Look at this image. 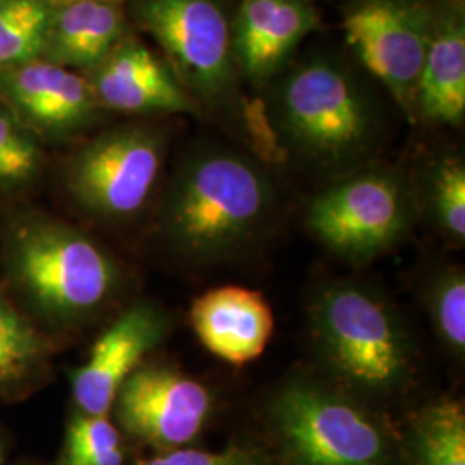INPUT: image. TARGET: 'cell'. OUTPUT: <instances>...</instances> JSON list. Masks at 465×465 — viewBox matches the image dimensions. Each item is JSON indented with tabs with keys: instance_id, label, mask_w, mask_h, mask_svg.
<instances>
[{
	"instance_id": "ac0fdd59",
	"label": "cell",
	"mask_w": 465,
	"mask_h": 465,
	"mask_svg": "<svg viewBox=\"0 0 465 465\" xmlns=\"http://www.w3.org/2000/svg\"><path fill=\"white\" fill-rule=\"evenodd\" d=\"M47 359V340L0 293V397L38 378Z\"/></svg>"
},
{
	"instance_id": "7c38bea8",
	"label": "cell",
	"mask_w": 465,
	"mask_h": 465,
	"mask_svg": "<svg viewBox=\"0 0 465 465\" xmlns=\"http://www.w3.org/2000/svg\"><path fill=\"white\" fill-rule=\"evenodd\" d=\"M166 314L145 302L134 303L102 331L82 366L73 372L71 390L78 412L109 416L117 391L152 350L166 338Z\"/></svg>"
},
{
	"instance_id": "8fae6325",
	"label": "cell",
	"mask_w": 465,
	"mask_h": 465,
	"mask_svg": "<svg viewBox=\"0 0 465 465\" xmlns=\"http://www.w3.org/2000/svg\"><path fill=\"white\" fill-rule=\"evenodd\" d=\"M0 102L40 142L84 134L104 113L82 73L42 59L0 71Z\"/></svg>"
},
{
	"instance_id": "3957f363",
	"label": "cell",
	"mask_w": 465,
	"mask_h": 465,
	"mask_svg": "<svg viewBox=\"0 0 465 465\" xmlns=\"http://www.w3.org/2000/svg\"><path fill=\"white\" fill-rule=\"evenodd\" d=\"M311 332L321 362L355 399H391L416 372V351L401 317L357 282L324 286L311 305Z\"/></svg>"
},
{
	"instance_id": "44dd1931",
	"label": "cell",
	"mask_w": 465,
	"mask_h": 465,
	"mask_svg": "<svg viewBox=\"0 0 465 465\" xmlns=\"http://www.w3.org/2000/svg\"><path fill=\"white\" fill-rule=\"evenodd\" d=\"M44 164L42 142L0 102V190L28 188L42 174Z\"/></svg>"
},
{
	"instance_id": "7a4b0ae2",
	"label": "cell",
	"mask_w": 465,
	"mask_h": 465,
	"mask_svg": "<svg viewBox=\"0 0 465 465\" xmlns=\"http://www.w3.org/2000/svg\"><path fill=\"white\" fill-rule=\"evenodd\" d=\"M269 121L282 150L321 171H343L376 145V105L355 74L330 57L288 71L272 88Z\"/></svg>"
},
{
	"instance_id": "d4e9b609",
	"label": "cell",
	"mask_w": 465,
	"mask_h": 465,
	"mask_svg": "<svg viewBox=\"0 0 465 465\" xmlns=\"http://www.w3.org/2000/svg\"><path fill=\"white\" fill-rule=\"evenodd\" d=\"M134 465H269V462L262 451L250 447H230L221 451L183 447L161 451L149 460Z\"/></svg>"
},
{
	"instance_id": "7402d4cb",
	"label": "cell",
	"mask_w": 465,
	"mask_h": 465,
	"mask_svg": "<svg viewBox=\"0 0 465 465\" xmlns=\"http://www.w3.org/2000/svg\"><path fill=\"white\" fill-rule=\"evenodd\" d=\"M124 459L119 430L109 416H71L59 465H124Z\"/></svg>"
},
{
	"instance_id": "cb8c5ba5",
	"label": "cell",
	"mask_w": 465,
	"mask_h": 465,
	"mask_svg": "<svg viewBox=\"0 0 465 465\" xmlns=\"http://www.w3.org/2000/svg\"><path fill=\"white\" fill-rule=\"evenodd\" d=\"M432 219L440 232L453 243L465 240V166L457 157L440 161L430 188Z\"/></svg>"
},
{
	"instance_id": "484cf974",
	"label": "cell",
	"mask_w": 465,
	"mask_h": 465,
	"mask_svg": "<svg viewBox=\"0 0 465 465\" xmlns=\"http://www.w3.org/2000/svg\"><path fill=\"white\" fill-rule=\"evenodd\" d=\"M42 2H45V4L54 5V4H63V2H69V0H42Z\"/></svg>"
},
{
	"instance_id": "9c48e42d",
	"label": "cell",
	"mask_w": 465,
	"mask_h": 465,
	"mask_svg": "<svg viewBox=\"0 0 465 465\" xmlns=\"http://www.w3.org/2000/svg\"><path fill=\"white\" fill-rule=\"evenodd\" d=\"M431 19L424 0H353L341 21L361 64L412 119Z\"/></svg>"
},
{
	"instance_id": "603a6c76",
	"label": "cell",
	"mask_w": 465,
	"mask_h": 465,
	"mask_svg": "<svg viewBox=\"0 0 465 465\" xmlns=\"http://www.w3.org/2000/svg\"><path fill=\"white\" fill-rule=\"evenodd\" d=\"M428 305L434 331L451 355L464 359L465 351V276L457 267L434 276Z\"/></svg>"
},
{
	"instance_id": "5b68a950",
	"label": "cell",
	"mask_w": 465,
	"mask_h": 465,
	"mask_svg": "<svg viewBox=\"0 0 465 465\" xmlns=\"http://www.w3.org/2000/svg\"><path fill=\"white\" fill-rule=\"evenodd\" d=\"M269 420L288 465H399L381 420L338 386L293 378L271 399Z\"/></svg>"
},
{
	"instance_id": "30bf717a",
	"label": "cell",
	"mask_w": 465,
	"mask_h": 465,
	"mask_svg": "<svg viewBox=\"0 0 465 465\" xmlns=\"http://www.w3.org/2000/svg\"><path fill=\"white\" fill-rule=\"evenodd\" d=\"M213 409L205 384L173 367L142 364L119 388L111 412L126 434L167 451L192 443Z\"/></svg>"
},
{
	"instance_id": "9a60e30c",
	"label": "cell",
	"mask_w": 465,
	"mask_h": 465,
	"mask_svg": "<svg viewBox=\"0 0 465 465\" xmlns=\"http://www.w3.org/2000/svg\"><path fill=\"white\" fill-rule=\"evenodd\" d=\"M190 322L200 343L232 366L259 359L274 332L269 302L243 286H219L200 295L192 303Z\"/></svg>"
},
{
	"instance_id": "277c9868",
	"label": "cell",
	"mask_w": 465,
	"mask_h": 465,
	"mask_svg": "<svg viewBox=\"0 0 465 465\" xmlns=\"http://www.w3.org/2000/svg\"><path fill=\"white\" fill-rule=\"evenodd\" d=\"M4 264L17 292L40 316L73 326L95 316L116 295V261L86 232L66 223L26 214L11 224Z\"/></svg>"
},
{
	"instance_id": "4316f807",
	"label": "cell",
	"mask_w": 465,
	"mask_h": 465,
	"mask_svg": "<svg viewBox=\"0 0 465 465\" xmlns=\"http://www.w3.org/2000/svg\"><path fill=\"white\" fill-rule=\"evenodd\" d=\"M4 464V455H2V447H0V465Z\"/></svg>"
},
{
	"instance_id": "ba28073f",
	"label": "cell",
	"mask_w": 465,
	"mask_h": 465,
	"mask_svg": "<svg viewBox=\"0 0 465 465\" xmlns=\"http://www.w3.org/2000/svg\"><path fill=\"white\" fill-rule=\"evenodd\" d=\"M128 21L157 44L195 99H221L234 78L232 25L219 0H128Z\"/></svg>"
},
{
	"instance_id": "52a82bcc",
	"label": "cell",
	"mask_w": 465,
	"mask_h": 465,
	"mask_svg": "<svg viewBox=\"0 0 465 465\" xmlns=\"http://www.w3.org/2000/svg\"><path fill=\"white\" fill-rule=\"evenodd\" d=\"M412 217V195L403 178L390 169H364L314 197L305 224L334 255L367 262L397 247Z\"/></svg>"
},
{
	"instance_id": "d6986e66",
	"label": "cell",
	"mask_w": 465,
	"mask_h": 465,
	"mask_svg": "<svg viewBox=\"0 0 465 465\" xmlns=\"http://www.w3.org/2000/svg\"><path fill=\"white\" fill-rule=\"evenodd\" d=\"M412 465H465V412L457 400L426 405L411 424Z\"/></svg>"
},
{
	"instance_id": "5bb4252c",
	"label": "cell",
	"mask_w": 465,
	"mask_h": 465,
	"mask_svg": "<svg viewBox=\"0 0 465 465\" xmlns=\"http://www.w3.org/2000/svg\"><path fill=\"white\" fill-rule=\"evenodd\" d=\"M319 25L311 0H242L232 28L234 63L252 82H267Z\"/></svg>"
},
{
	"instance_id": "2e32d148",
	"label": "cell",
	"mask_w": 465,
	"mask_h": 465,
	"mask_svg": "<svg viewBox=\"0 0 465 465\" xmlns=\"http://www.w3.org/2000/svg\"><path fill=\"white\" fill-rule=\"evenodd\" d=\"M416 116L460 126L465 117L464 0L432 9L431 28L419 76Z\"/></svg>"
},
{
	"instance_id": "6da1fadb",
	"label": "cell",
	"mask_w": 465,
	"mask_h": 465,
	"mask_svg": "<svg viewBox=\"0 0 465 465\" xmlns=\"http://www.w3.org/2000/svg\"><path fill=\"white\" fill-rule=\"evenodd\" d=\"M276 207L266 169L224 147L192 152L178 166L161 209L169 247L197 264L238 255L252 245Z\"/></svg>"
},
{
	"instance_id": "ffe728a7",
	"label": "cell",
	"mask_w": 465,
	"mask_h": 465,
	"mask_svg": "<svg viewBox=\"0 0 465 465\" xmlns=\"http://www.w3.org/2000/svg\"><path fill=\"white\" fill-rule=\"evenodd\" d=\"M49 16L42 0H0V71L42 57Z\"/></svg>"
},
{
	"instance_id": "8992f818",
	"label": "cell",
	"mask_w": 465,
	"mask_h": 465,
	"mask_svg": "<svg viewBox=\"0 0 465 465\" xmlns=\"http://www.w3.org/2000/svg\"><path fill=\"white\" fill-rule=\"evenodd\" d=\"M166 159V134L150 124H121L84 142L71 155L64 183L90 216L126 221L152 199Z\"/></svg>"
},
{
	"instance_id": "e0dca14e",
	"label": "cell",
	"mask_w": 465,
	"mask_h": 465,
	"mask_svg": "<svg viewBox=\"0 0 465 465\" xmlns=\"http://www.w3.org/2000/svg\"><path fill=\"white\" fill-rule=\"evenodd\" d=\"M130 34L123 0H69L50 5L42 61L88 73Z\"/></svg>"
},
{
	"instance_id": "4fadbf2b",
	"label": "cell",
	"mask_w": 465,
	"mask_h": 465,
	"mask_svg": "<svg viewBox=\"0 0 465 465\" xmlns=\"http://www.w3.org/2000/svg\"><path fill=\"white\" fill-rule=\"evenodd\" d=\"M84 76L104 111L128 116L199 113L197 100L180 84L164 59L132 32Z\"/></svg>"
}]
</instances>
